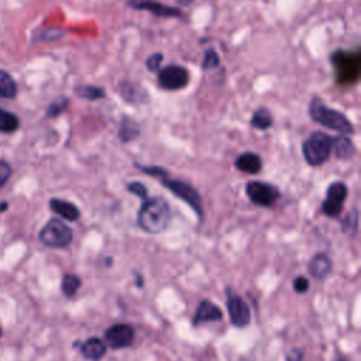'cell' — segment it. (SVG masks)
<instances>
[{
  "label": "cell",
  "mask_w": 361,
  "mask_h": 361,
  "mask_svg": "<svg viewBox=\"0 0 361 361\" xmlns=\"http://www.w3.org/2000/svg\"><path fill=\"white\" fill-rule=\"evenodd\" d=\"M171 219L169 204L164 197L154 196L142 200V204L138 210L137 223L141 230L151 234H158L164 231Z\"/></svg>",
  "instance_id": "1"
},
{
  "label": "cell",
  "mask_w": 361,
  "mask_h": 361,
  "mask_svg": "<svg viewBox=\"0 0 361 361\" xmlns=\"http://www.w3.org/2000/svg\"><path fill=\"white\" fill-rule=\"evenodd\" d=\"M309 114L313 121L322 124L323 127L336 130L343 134H353L354 127L350 120L340 111L326 106L319 97H313L309 106Z\"/></svg>",
  "instance_id": "2"
},
{
  "label": "cell",
  "mask_w": 361,
  "mask_h": 361,
  "mask_svg": "<svg viewBox=\"0 0 361 361\" xmlns=\"http://www.w3.org/2000/svg\"><path fill=\"white\" fill-rule=\"evenodd\" d=\"M331 63L336 72V82L341 86L353 85L358 82L361 73V54L347 52L343 49H337L331 55Z\"/></svg>",
  "instance_id": "3"
},
{
  "label": "cell",
  "mask_w": 361,
  "mask_h": 361,
  "mask_svg": "<svg viewBox=\"0 0 361 361\" xmlns=\"http://www.w3.org/2000/svg\"><path fill=\"white\" fill-rule=\"evenodd\" d=\"M331 151H333V137L322 131H316L310 134L309 138H306L302 145L303 157L307 161V164L312 166L323 165L329 159Z\"/></svg>",
  "instance_id": "4"
},
{
  "label": "cell",
  "mask_w": 361,
  "mask_h": 361,
  "mask_svg": "<svg viewBox=\"0 0 361 361\" xmlns=\"http://www.w3.org/2000/svg\"><path fill=\"white\" fill-rule=\"evenodd\" d=\"M39 240L47 247L65 248L72 241V230L58 219H51L39 231Z\"/></svg>",
  "instance_id": "5"
},
{
  "label": "cell",
  "mask_w": 361,
  "mask_h": 361,
  "mask_svg": "<svg viewBox=\"0 0 361 361\" xmlns=\"http://www.w3.org/2000/svg\"><path fill=\"white\" fill-rule=\"evenodd\" d=\"M161 180H162V185L168 190H171L175 196H178L183 202H186L196 212V214L199 217H202V214H203L202 199H200V195L197 193V190L192 185H189L183 180H179V179H171L168 176L162 178Z\"/></svg>",
  "instance_id": "6"
},
{
  "label": "cell",
  "mask_w": 361,
  "mask_h": 361,
  "mask_svg": "<svg viewBox=\"0 0 361 361\" xmlns=\"http://www.w3.org/2000/svg\"><path fill=\"white\" fill-rule=\"evenodd\" d=\"M245 193L254 204L262 206V207H269L275 204V202L281 196L276 186L267 182H259V180L248 182L245 185Z\"/></svg>",
  "instance_id": "7"
},
{
  "label": "cell",
  "mask_w": 361,
  "mask_h": 361,
  "mask_svg": "<svg viewBox=\"0 0 361 361\" xmlns=\"http://www.w3.org/2000/svg\"><path fill=\"white\" fill-rule=\"evenodd\" d=\"M347 197V186L343 182H333L326 192L322 212L329 217H338Z\"/></svg>",
  "instance_id": "8"
},
{
  "label": "cell",
  "mask_w": 361,
  "mask_h": 361,
  "mask_svg": "<svg viewBox=\"0 0 361 361\" xmlns=\"http://www.w3.org/2000/svg\"><path fill=\"white\" fill-rule=\"evenodd\" d=\"M189 82V72L183 66L169 65L158 72V83L166 90H179Z\"/></svg>",
  "instance_id": "9"
},
{
  "label": "cell",
  "mask_w": 361,
  "mask_h": 361,
  "mask_svg": "<svg viewBox=\"0 0 361 361\" xmlns=\"http://www.w3.org/2000/svg\"><path fill=\"white\" fill-rule=\"evenodd\" d=\"M227 310L230 316V322L235 327H245L251 322V312L250 306L245 303L243 298L233 293L230 289H227Z\"/></svg>",
  "instance_id": "10"
},
{
  "label": "cell",
  "mask_w": 361,
  "mask_h": 361,
  "mask_svg": "<svg viewBox=\"0 0 361 361\" xmlns=\"http://www.w3.org/2000/svg\"><path fill=\"white\" fill-rule=\"evenodd\" d=\"M104 340L114 350L128 347L134 340V329L126 323L113 324L106 330Z\"/></svg>",
  "instance_id": "11"
},
{
  "label": "cell",
  "mask_w": 361,
  "mask_h": 361,
  "mask_svg": "<svg viewBox=\"0 0 361 361\" xmlns=\"http://www.w3.org/2000/svg\"><path fill=\"white\" fill-rule=\"evenodd\" d=\"M130 7L137 10H147L155 16L161 17H180V11L176 7H168L162 3L154 0H128Z\"/></svg>",
  "instance_id": "12"
},
{
  "label": "cell",
  "mask_w": 361,
  "mask_h": 361,
  "mask_svg": "<svg viewBox=\"0 0 361 361\" xmlns=\"http://www.w3.org/2000/svg\"><path fill=\"white\" fill-rule=\"evenodd\" d=\"M223 319V312L221 309L214 305L213 302L204 299L199 303L196 313L192 319V324L195 327L203 324V323H209V322H216V320H221Z\"/></svg>",
  "instance_id": "13"
},
{
  "label": "cell",
  "mask_w": 361,
  "mask_h": 361,
  "mask_svg": "<svg viewBox=\"0 0 361 361\" xmlns=\"http://www.w3.org/2000/svg\"><path fill=\"white\" fill-rule=\"evenodd\" d=\"M82 355L90 361H99L106 355V343L99 337H89L79 345Z\"/></svg>",
  "instance_id": "14"
},
{
  "label": "cell",
  "mask_w": 361,
  "mask_h": 361,
  "mask_svg": "<svg viewBox=\"0 0 361 361\" xmlns=\"http://www.w3.org/2000/svg\"><path fill=\"white\" fill-rule=\"evenodd\" d=\"M49 207L54 213L59 214L61 217H63L65 220H69V221H75L80 216L79 209L73 203L62 200V199H51Z\"/></svg>",
  "instance_id": "15"
},
{
  "label": "cell",
  "mask_w": 361,
  "mask_h": 361,
  "mask_svg": "<svg viewBox=\"0 0 361 361\" xmlns=\"http://www.w3.org/2000/svg\"><path fill=\"white\" fill-rule=\"evenodd\" d=\"M330 271H331V261L326 254L319 252L312 257L309 262V272L312 274V276L317 279H323L330 274Z\"/></svg>",
  "instance_id": "16"
},
{
  "label": "cell",
  "mask_w": 361,
  "mask_h": 361,
  "mask_svg": "<svg viewBox=\"0 0 361 361\" xmlns=\"http://www.w3.org/2000/svg\"><path fill=\"white\" fill-rule=\"evenodd\" d=\"M235 168L247 173H258L262 168L261 158L254 152H244L235 158Z\"/></svg>",
  "instance_id": "17"
},
{
  "label": "cell",
  "mask_w": 361,
  "mask_h": 361,
  "mask_svg": "<svg viewBox=\"0 0 361 361\" xmlns=\"http://www.w3.org/2000/svg\"><path fill=\"white\" fill-rule=\"evenodd\" d=\"M17 94V83L13 76L0 69V99H14Z\"/></svg>",
  "instance_id": "18"
},
{
  "label": "cell",
  "mask_w": 361,
  "mask_h": 361,
  "mask_svg": "<svg viewBox=\"0 0 361 361\" xmlns=\"http://www.w3.org/2000/svg\"><path fill=\"white\" fill-rule=\"evenodd\" d=\"M333 151L336 152V155L341 159H347L354 154V145L353 142L344 137V135H338V137H333Z\"/></svg>",
  "instance_id": "19"
},
{
  "label": "cell",
  "mask_w": 361,
  "mask_h": 361,
  "mask_svg": "<svg viewBox=\"0 0 361 361\" xmlns=\"http://www.w3.org/2000/svg\"><path fill=\"white\" fill-rule=\"evenodd\" d=\"M140 135V127L135 121H133L131 118H123L120 130H118V138L123 142H128L134 138H137Z\"/></svg>",
  "instance_id": "20"
},
{
  "label": "cell",
  "mask_w": 361,
  "mask_h": 361,
  "mask_svg": "<svg viewBox=\"0 0 361 361\" xmlns=\"http://www.w3.org/2000/svg\"><path fill=\"white\" fill-rule=\"evenodd\" d=\"M20 126V120L11 111L0 107V133H14Z\"/></svg>",
  "instance_id": "21"
},
{
  "label": "cell",
  "mask_w": 361,
  "mask_h": 361,
  "mask_svg": "<svg viewBox=\"0 0 361 361\" xmlns=\"http://www.w3.org/2000/svg\"><path fill=\"white\" fill-rule=\"evenodd\" d=\"M251 126L258 128V130H267L268 127L272 126V117L269 111L265 107H259L255 110L251 118Z\"/></svg>",
  "instance_id": "22"
},
{
  "label": "cell",
  "mask_w": 361,
  "mask_h": 361,
  "mask_svg": "<svg viewBox=\"0 0 361 361\" xmlns=\"http://www.w3.org/2000/svg\"><path fill=\"white\" fill-rule=\"evenodd\" d=\"M75 93L79 97L87 99V100H97L104 96V90L102 87H97L93 85H79L75 87Z\"/></svg>",
  "instance_id": "23"
},
{
  "label": "cell",
  "mask_w": 361,
  "mask_h": 361,
  "mask_svg": "<svg viewBox=\"0 0 361 361\" xmlns=\"http://www.w3.org/2000/svg\"><path fill=\"white\" fill-rule=\"evenodd\" d=\"M80 285H82L80 278L75 274H66L62 278V292L68 298L73 296L76 293V290L80 288Z\"/></svg>",
  "instance_id": "24"
},
{
  "label": "cell",
  "mask_w": 361,
  "mask_h": 361,
  "mask_svg": "<svg viewBox=\"0 0 361 361\" xmlns=\"http://www.w3.org/2000/svg\"><path fill=\"white\" fill-rule=\"evenodd\" d=\"M358 227V213L357 210H351L347 213L341 223V228L347 235H354Z\"/></svg>",
  "instance_id": "25"
},
{
  "label": "cell",
  "mask_w": 361,
  "mask_h": 361,
  "mask_svg": "<svg viewBox=\"0 0 361 361\" xmlns=\"http://www.w3.org/2000/svg\"><path fill=\"white\" fill-rule=\"evenodd\" d=\"M68 104H69V100L63 96L58 97L56 100H54L48 109H47V117H56L59 116L62 111H65L68 109Z\"/></svg>",
  "instance_id": "26"
},
{
  "label": "cell",
  "mask_w": 361,
  "mask_h": 361,
  "mask_svg": "<svg viewBox=\"0 0 361 361\" xmlns=\"http://www.w3.org/2000/svg\"><path fill=\"white\" fill-rule=\"evenodd\" d=\"M220 63V58L217 55V52L214 49H207L204 52V56H203V62H202V66L203 69L209 71V69H214L217 68Z\"/></svg>",
  "instance_id": "27"
},
{
  "label": "cell",
  "mask_w": 361,
  "mask_h": 361,
  "mask_svg": "<svg viewBox=\"0 0 361 361\" xmlns=\"http://www.w3.org/2000/svg\"><path fill=\"white\" fill-rule=\"evenodd\" d=\"M162 54L161 52H154L151 54L147 61H145V66L151 71V72H159V66L162 62Z\"/></svg>",
  "instance_id": "28"
},
{
  "label": "cell",
  "mask_w": 361,
  "mask_h": 361,
  "mask_svg": "<svg viewBox=\"0 0 361 361\" xmlns=\"http://www.w3.org/2000/svg\"><path fill=\"white\" fill-rule=\"evenodd\" d=\"M127 189H128V192L134 193L135 196L141 197L142 200H145V199L148 197V190H147V188L144 186V183H141V182H130V183L127 185Z\"/></svg>",
  "instance_id": "29"
},
{
  "label": "cell",
  "mask_w": 361,
  "mask_h": 361,
  "mask_svg": "<svg viewBox=\"0 0 361 361\" xmlns=\"http://www.w3.org/2000/svg\"><path fill=\"white\" fill-rule=\"evenodd\" d=\"M11 166L8 162L0 159V189L8 182L10 176H11Z\"/></svg>",
  "instance_id": "30"
},
{
  "label": "cell",
  "mask_w": 361,
  "mask_h": 361,
  "mask_svg": "<svg viewBox=\"0 0 361 361\" xmlns=\"http://www.w3.org/2000/svg\"><path fill=\"white\" fill-rule=\"evenodd\" d=\"M138 168L141 169V171H144V172H147L148 175H151V176H157V178H165V176H168V172L166 171H164L162 168H159V166H140L138 165Z\"/></svg>",
  "instance_id": "31"
},
{
  "label": "cell",
  "mask_w": 361,
  "mask_h": 361,
  "mask_svg": "<svg viewBox=\"0 0 361 361\" xmlns=\"http://www.w3.org/2000/svg\"><path fill=\"white\" fill-rule=\"evenodd\" d=\"M293 289L298 293H305L309 289V281L305 276H296L293 279Z\"/></svg>",
  "instance_id": "32"
},
{
  "label": "cell",
  "mask_w": 361,
  "mask_h": 361,
  "mask_svg": "<svg viewBox=\"0 0 361 361\" xmlns=\"http://www.w3.org/2000/svg\"><path fill=\"white\" fill-rule=\"evenodd\" d=\"M61 35H62V31H59V30H56V28H51V30L45 31L42 37H44L45 39H56V38H59Z\"/></svg>",
  "instance_id": "33"
},
{
  "label": "cell",
  "mask_w": 361,
  "mask_h": 361,
  "mask_svg": "<svg viewBox=\"0 0 361 361\" xmlns=\"http://www.w3.org/2000/svg\"><path fill=\"white\" fill-rule=\"evenodd\" d=\"M288 361H303V360H302V354H300L299 351L293 350V351H292V357L289 355V357H288Z\"/></svg>",
  "instance_id": "34"
},
{
  "label": "cell",
  "mask_w": 361,
  "mask_h": 361,
  "mask_svg": "<svg viewBox=\"0 0 361 361\" xmlns=\"http://www.w3.org/2000/svg\"><path fill=\"white\" fill-rule=\"evenodd\" d=\"M192 3V0H178V4L180 6H189Z\"/></svg>",
  "instance_id": "35"
},
{
  "label": "cell",
  "mask_w": 361,
  "mask_h": 361,
  "mask_svg": "<svg viewBox=\"0 0 361 361\" xmlns=\"http://www.w3.org/2000/svg\"><path fill=\"white\" fill-rule=\"evenodd\" d=\"M338 361H344V360H338Z\"/></svg>",
  "instance_id": "36"
},
{
  "label": "cell",
  "mask_w": 361,
  "mask_h": 361,
  "mask_svg": "<svg viewBox=\"0 0 361 361\" xmlns=\"http://www.w3.org/2000/svg\"><path fill=\"white\" fill-rule=\"evenodd\" d=\"M0 334H1V330H0Z\"/></svg>",
  "instance_id": "37"
}]
</instances>
